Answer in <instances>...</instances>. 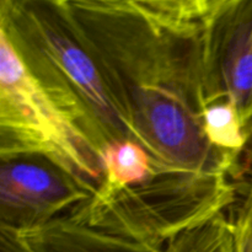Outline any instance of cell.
Returning <instances> with one entry per match:
<instances>
[{"mask_svg":"<svg viewBox=\"0 0 252 252\" xmlns=\"http://www.w3.org/2000/svg\"><path fill=\"white\" fill-rule=\"evenodd\" d=\"M103 184L112 189H123L140 184L155 172L153 159L144 147L132 139L110 143L101 154Z\"/></svg>","mask_w":252,"mask_h":252,"instance_id":"obj_8","label":"cell"},{"mask_svg":"<svg viewBox=\"0 0 252 252\" xmlns=\"http://www.w3.org/2000/svg\"><path fill=\"white\" fill-rule=\"evenodd\" d=\"M250 182L252 184V172H251V179H250Z\"/></svg>","mask_w":252,"mask_h":252,"instance_id":"obj_16","label":"cell"},{"mask_svg":"<svg viewBox=\"0 0 252 252\" xmlns=\"http://www.w3.org/2000/svg\"><path fill=\"white\" fill-rule=\"evenodd\" d=\"M37 153L54 158L96 187L101 158L39 90L0 32V155Z\"/></svg>","mask_w":252,"mask_h":252,"instance_id":"obj_4","label":"cell"},{"mask_svg":"<svg viewBox=\"0 0 252 252\" xmlns=\"http://www.w3.org/2000/svg\"><path fill=\"white\" fill-rule=\"evenodd\" d=\"M220 252H236V249H235V236H233V238L230 239V240L226 241L225 245L221 248Z\"/></svg>","mask_w":252,"mask_h":252,"instance_id":"obj_14","label":"cell"},{"mask_svg":"<svg viewBox=\"0 0 252 252\" xmlns=\"http://www.w3.org/2000/svg\"><path fill=\"white\" fill-rule=\"evenodd\" d=\"M233 234V223L220 213L170 239L161 252H219Z\"/></svg>","mask_w":252,"mask_h":252,"instance_id":"obj_10","label":"cell"},{"mask_svg":"<svg viewBox=\"0 0 252 252\" xmlns=\"http://www.w3.org/2000/svg\"><path fill=\"white\" fill-rule=\"evenodd\" d=\"M0 229L27 231L65 217L98 187L54 158L0 155Z\"/></svg>","mask_w":252,"mask_h":252,"instance_id":"obj_5","label":"cell"},{"mask_svg":"<svg viewBox=\"0 0 252 252\" xmlns=\"http://www.w3.org/2000/svg\"><path fill=\"white\" fill-rule=\"evenodd\" d=\"M62 2H70V1H79V0H58ZM91 1H118V0H91Z\"/></svg>","mask_w":252,"mask_h":252,"instance_id":"obj_15","label":"cell"},{"mask_svg":"<svg viewBox=\"0 0 252 252\" xmlns=\"http://www.w3.org/2000/svg\"><path fill=\"white\" fill-rule=\"evenodd\" d=\"M203 129L207 139L217 149L235 155L241 165L245 157L248 140L241 126L240 116L229 101L211 103L203 112Z\"/></svg>","mask_w":252,"mask_h":252,"instance_id":"obj_9","label":"cell"},{"mask_svg":"<svg viewBox=\"0 0 252 252\" xmlns=\"http://www.w3.org/2000/svg\"><path fill=\"white\" fill-rule=\"evenodd\" d=\"M115 105L155 171L243 175L238 158L204 134L202 24H180L133 0L66 2Z\"/></svg>","mask_w":252,"mask_h":252,"instance_id":"obj_1","label":"cell"},{"mask_svg":"<svg viewBox=\"0 0 252 252\" xmlns=\"http://www.w3.org/2000/svg\"><path fill=\"white\" fill-rule=\"evenodd\" d=\"M236 252H252V184L249 182L231 219Z\"/></svg>","mask_w":252,"mask_h":252,"instance_id":"obj_12","label":"cell"},{"mask_svg":"<svg viewBox=\"0 0 252 252\" xmlns=\"http://www.w3.org/2000/svg\"><path fill=\"white\" fill-rule=\"evenodd\" d=\"M15 233L32 252H161L162 249L79 224L68 216Z\"/></svg>","mask_w":252,"mask_h":252,"instance_id":"obj_7","label":"cell"},{"mask_svg":"<svg viewBox=\"0 0 252 252\" xmlns=\"http://www.w3.org/2000/svg\"><path fill=\"white\" fill-rule=\"evenodd\" d=\"M157 16L180 24H203L229 0H133Z\"/></svg>","mask_w":252,"mask_h":252,"instance_id":"obj_11","label":"cell"},{"mask_svg":"<svg viewBox=\"0 0 252 252\" xmlns=\"http://www.w3.org/2000/svg\"><path fill=\"white\" fill-rule=\"evenodd\" d=\"M207 106L229 101L248 140L243 169L252 172V0H229L202 24Z\"/></svg>","mask_w":252,"mask_h":252,"instance_id":"obj_6","label":"cell"},{"mask_svg":"<svg viewBox=\"0 0 252 252\" xmlns=\"http://www.w3.org/2000/svg\"><path fill=\"white\" fill-rule=\"evenodd\" d=\"M236 201L238 187L229 176L166 170L123 189L101 185L68 217L105 233L162 248Z\"/></svg>","mask_w":252,"mask_h":252,"instance_id":"obj_3","label":"cell"},{"mask_svg":"<svg viewBox=\"0 0 252 252\" xmlns=\"http://www.w3.org/2000/svg\"><path fill=\"white\" fill-rule=\"evenodd\" d=\"M0 32L39 90L100 158L110 143L135 140L65 2L6 0Z\"/></svg>","mask_w":252,"mask_h":252,"instance_id":"obj_2","label":"cell"},{"mask_svg":"<svg viewBox=\"0 0 252 252\" xmlns=\"http://www.w3.org/2000/svg\"><path fill=\"white\" fill-rule=\"evenodd\" d=\"M0 252H32L15 231L0 229Z\"/></svg>","mask_w":252,"mask_h":252,"instance_id":"obj_13","label":"cell"}]
</instances>
